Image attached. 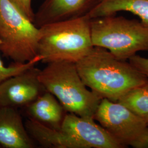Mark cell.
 Instances as JSON below:
<instances>
[{"label": "cell", "mask_w": 148, "mask_h": 148, "mask_svg": "<svg viewBox=\"0 0 148 148\" xmlns=\"http://www.w3.org/2000/svg\"><path fill=\"white\" fill-rule=\"evenodd\" d=\"M127 12L137 16L148 29V0H101L87 14L90 19Z\"/></svg>", "instance_id": "13"}, {"label": "cell", "mask_w": 148, "mask_h": 148, "mask_svg": "<svg viewBox=\"0 0 148 148\" xmlns=\"http://www.w3.org/2000/svg\"><path fill=\"white\" fill-rule=\"evenodd\" d=\"M40 69L35 66L0 84V108L27 107L46 90L41 83Z\"/></svg>", "instance_id": "7"}, {"label": "cell", "mask_w": 148, "mask_h": 148, "mask_svg": "<svg viewBox=\"0 0 148 148\" xmlns=\"http://www.w3.org/2000/svg\"><path fill=\"white\" fill-rule=\"evenodd\" d=\"M101 0H44L35 13L38 27L52 23L87 15Z\"/></svg>", "instance_id": "9"}, {"label": "cell", "mask_w": 148, "mask_h": 148, "mask_svg": "<svg viewBox=\"0 0 148 148\" xmlns=\"http://www.w3.org/2000/svg\"><path fill=\"white\" fill-rule=\"evenodd\" d=\"M0 145L5 148L35 147L17 108H0Z\"/></svg>", "instance_id": "10"}, {"label": "cell", "mask_w": 148, "mask_h": 148, "mask_svg": "<svg viewBox=\"0 0 148 148\" xmlns=\"http://www.w3.org/2000/svg\"><path fill=\"white\" fill-rule=\"evenodd\" d=\"M38 78L45 88L54 95L66 112L93 119L102 98L88 90L81 79L76 63L54 62L40 70Z\"/></svg>", "instance_id": "3"}, {"label": "cell", "mask_w": 148, "mask_h": 148, "mask_svg": "<svg viewBox=\"0 0 148 148\" xmlns=\"http://www.w3.org/2000/svg\"><path fill=\"white\" fill-rule=\"evenodd\" d=\"M27 131L34 141L45 148H79L78 144L69 136L29 117L25 123Z\"/></svg>", "instance_id": "12"}, {"label": "cell", "mask_w": 148, "mask_h": 148, "mask_svg": "<svg viewBox=\"0 0 148 148\" xmlns=\"http://www.w3.org/2000/svg\"><path fill=\"white\" fill-rule=\"evenodd\" d=\"M11 2L30 19L34 21L35 13L32 7V0H10Z\"/></svg>", "instance_id": "16"}, {"label": "cell", "mask_w": 148, "mask_h": 148, "mask_svg": "<svg viewBox=\"0 0 148 148\" xmlns=\"http://www.w3.org/2000/svg\"><path fill=\"white\" fill-rule=\"evenodd\" d=\"M128 60L130 63L148 78V58L136 54Z\"/></svg>", "instance_id": "17"}, {"label": "cell", "mask_w": 148, "mask_h": 148, "mask_svg": "<svg viewBox=\"0 0 148 148\" xmlns=\"http://www.w3.org/2000/svg\"><path fill=\"white\" fill-rule=\"evenodd\" d=\"M87 15L45 24L39 27L37 56L46 63H77L94 47Z\"/></svg>", "instance_id": "2"}, {"label": "cell", "mask_w": 148, "mask_h": 148, "mask_svg": "<svg viewBox=\"0 0 148 148\" xmlns=\"http://www.w3.org/2000/svg\"><path fill=\"white\" fill-rule=\"evenodd\" d=\"M39 27L10 0H0V52L16 63L37 56Z\"/></svg>", "instance_id": "5"}, {"label": "cell", "mask_w": 148, "mask_h": 148, "mask_svg": "<svg viewBox=\"0 0 148 148\" xmlns=\"http://www.w3.org/2000/svg\"><path fill=\"white\" fill-rule=\"evenodd\" d=\"M29 117L60 130L66 112L57 98L47 90L27 106Z\"/></svg>", "instance_id": "11"}, {"label": "cell", "mask_w": 148, "mask_h": 148, "mask_svg": "<svg viewBox=\"0 0 148 148\" xmlns=\"http://www.w3.org/2000/svg\"><path fill=\"white\" fill-rule=\"evenodd\" d=\"M143 118H144V120L148 123V115H147L146 116L144 117Z\"/></svg>", "instance_id": "18"}, {"label": "cell", "mask_w": 148, "mask_h": 148, "mask_svg": "<svg viewBox=\"0 0 148 148\" xmlns=\"http://www.w3.org/2000/svg\"><path fill=\"white\" fill-rule=\"evenodd\" d=\"M117 102L140 116H146L148 115V82L128 90Z\"/></svg>", "instance_id": "14"}, {"label": "cell", "mask_w": 148, "mask_h": 148, "mask_svg": "<svg viewBox=\"0 0 148 148\" xmlns=\"http://www.w3.org/2000/svg\"><path fill=\"white\" fill-rule=\"evenodd\" d=\"M94 120L126 148H148V123L118 102L103 98Z\"/></svg>", "instance_id": "6"}, {"label": "cell", "mask_w": 148, "mask_h": 148, "mask_svg": "<svg viewBox=\"0 0 148 148\" xmlns=\"http://www.w3.org/2000/svg\"><path fill=\"white\" fill-rule=\"evenodd\" d=\"M76 66L88 88L102 99L114 102L128 90L148 82V78L131 64L103 48L94 47Z\"/></svg>", "instance_id": "1"}, {"label": "cell", "mask_w": 148, "mask_h": 148, "mask_svg": "<svg viewBox=\"0 0 148 148\" xmlns=\"http://www.w3.org/2000/svg\"><path fill=\"white\" fill-rule=\"evenodd\" d=\"M60 130L74 139L79 148H123L93 119L67 112Z\"/></svg>", "instance_id": "8"}, {"label": "cell", "mask_w": 148, "mask_h": 148, "mask_svg": "<svg viewBox=\"0 0 148 148\" xmlns=\"http://www.w3.org/2000/svg\"><path fill=\"white\" fill-rule=\"evenodd\" d=\"M40 62H41V59L37 56L34 59L25 63H14L8 66H5L0 58V84L12 76L21 73L27 69L35 66Z\"/></svg>", "instance_id": "15"}, {"label": "cell", "mask_w": 148, "mask_h": 148, "mask_svg": "<svg viewBox=\"0 0 148 148\" xmlns=\"http://www.w3.org/2000/svg\"><path fill=\"white\" fill-rule=\"evenodd\" d=\"M115 15L91 19L94 47L105 48L125 61L139 51H148V28L140 21Z\"/></svg>", "instance_id": "4"}]
</instances>
